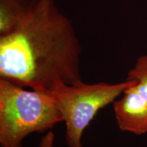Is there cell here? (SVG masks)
<instances>
[{
	"instance_id": "cell-4",
	"label": "cell",
	"mask_w": 147,
	"mask_h": 147,
	"mask_svg": "<svg viewBox=\"0 0 147 147\" xmlns=\"http://www.w3.org/2000/svg\"><path fill=\"white\" fill-rule=\"evenodd\" d=\"M134 85L127 88L122 97L115 101L114 111L120 130L142 135L147 133V100Z\"/></svg>"
},
{
	"instance_id": "cell-2",
	"label": "cell",
	"mask_w": 147,
	"mask_h": 147,
	"mask_svg": "<svg viewBox=\"0 0 147 147\" xmlns=\"http://www.w3.org/2000/svg\"><path fill=\"white\" fill-rule=\"evenodd\" d=\"M23 88L0 78L1 147H23L29 134L47 132L63 121L49 95Z\"/></svg>"
},
{
	"instance_id": "cell-6",
	"label": "cell",
	"mask_w": 147,
	"mask_h": 147,
	"mask_svg": "<svg viewBox=\"0 0 147 147\" xmlns=\"http://www.w3.org/2000/svg\"><path fill=\"white\" fill-rule=\"evenodd\" d=\"M127 80H135V89L147 100V55L139 57L133 68L128 71Z\"/></svg>"
},
{
	"instance_id": "cell-5",
	"label": "cell",
	"mask_w": 147,
	"mask_h": 147,
	"mask_svg": "<svg viewBox=\"0 0 147 147\" xmlns=\"http://www.w3.org/2000/svg\"><path fill=\"white\" fill-rule=\"evenodd\" d=\"M32 0H0V36L15 29L25 17Z\"/></svg>"
},
{
	"instance_id": "cell-1",
	"label": "cell",
	"mask_w": 147,
	"mask_h": 147,
	"mask_svg": "<svg viewBox=\"0 0 147 147\" xmlns=\"http://www.w3.org/2000/svg\"><path fill=\"white\" fill-rule=\"evenodd\" d=\"M81 46L55 0H32L13 32L0 36V78L45 91L59 82L82 81Z\"/></svg>"
},
{
	"instance_id": "cell-7",
	"label": "cell",
	"mask_w": 147,
	"mask_h": 147,
	"mask_svg": "<svg viewBox=\"0 0 147 147\" xmlns=\"http://www.w3.org/2000/svg\"><path fill=\"white\" fill-rule=\"evenodd\" d=\"M55 134L50 130L40 140L38 147H54Z\"/></svg>"
},
{
	"instance_id": "cell-3",
	"label": "cell",
	"mask_w": 147,
	"mask_h": 147,
	"mask_svg": "<svg viewBox=\"0 0 147 147\" xmlns=\"http://www.w3.org/2000/svg\"><path fill=\"white\" fill-rule=\"evenodd\" d=\"M136 83L129 80L115 84L81 81L68 84L61 82L42 92L51 97L63 117L67 147H82V134L97 113Z\"/></svg>"
}]
</instances>
